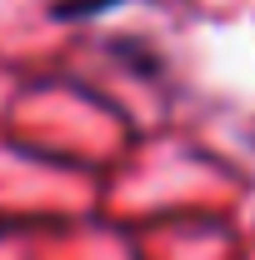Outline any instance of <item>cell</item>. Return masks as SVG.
<instances>
[{"mask_svg": "<svg viewBox=\"0 0 255 260\" xmlns=\"http://www.w3.org/2000/svg\"><path fill=\"white\" fill-rule=\"evenodd\" d=\"M105 5H115V0H60L55 10H60V15H95Z\"/></svg>", "mask_w": 255, "mask_h": 260, "instance_id": "cell-1", "label": "cell"}]
</instances>
